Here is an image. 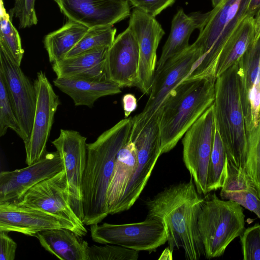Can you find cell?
Here are the masks:
<instances>
[{"instance_id":"6da1fadb","label":"cell","mask_w":260,"mask_h":260,"mask_svg":"<svg viewBox=\"0 0 260 260\" xmlns=\"http://www.w3.org/2000/svg\"><path fill=\"white\" fill-rule=\"evenodd\" d=\"M192 179L166 187L145 201L147 217L160 221L166 230L168 248H182L186 259L205 256L198 228V219L204 199Z\"/></svg>"},{"instance_id":"7a4b0ae2","label":"cell","mask_w":260,"mask_h":260,"mask_svg":"<svg viewBox=\"0 0 260 260\" xmlns=\"http://www.w3.org/2000/svg\"><path fill=\"white\" fill-rule=\"evenodd\" d=\"M132 118L123 119L87 143V159L82 180L83 222L100 223L108 215L107 192L117 154L128 141Z\"/></svg>"},{"instance_id":"3957f363","label":"cell","mask_w":260,"mask_h":260,"mask_svg":"<svg viewBox=\"0 0 260 260\" xmlns=\"http://www.w3.org/2000/svg\"><path fill=\"white\" fill-rule=\"evenodd\" d=\"M215 80L186 78L167 96L157 112L161 154L177 145L214 103Z\"/></svg>"},{"instance_id":"277c9868","label":"cell","mask_w":260,"mask_h":260,"mask_svg":"<svg viewBox=\"0 0 260 260\" xmlns=\"http://www.w3.org/2000/svg\"><path fill=\"white\" fill-rule=\"evenodd\" d=\"M213 105L215 124L228 158L246 170L248 140L239 93L237 63L216 77Z\"/></svg>"},{"instance_id":"5b68a950","label":"cell","mask_w":260,"mask_h":260,"mask_svg":"<svg viewBox=\"0 0 260 260\" xmlns=\"http://www.w3.org/2000/svg\"><path fill=\"white\" fill-rule=\"evenodd\" d=\"M199 233L207 259L218 257L245 230L242 206L216 194L205 200L198 219Z\"/></svg>"},{"instance_id":"8992f818","label":"cell","mask_w":260,"mask_h":260,"mask_svg":"<svg viewBox=\"0 0 260 260\" xmlns=\"http://www.w3.org/2000/svg\"><path fill=\"white\" fill-rule=\"evenodd\" d=\"M235 0H223L206 16L199 29L200 33L194 43L200 49L201 57L197 62L187 79L211 78L216 80V70L220 56L225 45L232 37L225 35L228 29L239 24L246 16L237 18L229 12Z\"/></svg>"},{"instance_id":"52a82bcc","label":"cell","mask_w":260,"mask_h":260,"mask_svg":"<svg viewBox=\"0 0 260 260\" xmlns=\"http://www.w3.org/2000/svg\"><path fill=\"white\" fill-rule=\"evenodd\" d=\"M201 57L200 49L194 42L181 53L169 59L155 73L148 101L142 111L132 118L130 136L138 133L157 112L168 94L190 74Z\"/></svg>"},{"instance_id":"ba28073f","label":"cell","mask_w":260,"mask_h":260,"mask_svg":"<svg viewBox=\"0 0 260 260\" xmlns=\"http://www.w3.org/2000/svg\"><path fill=\"white\" fill-rule=\"evenodd\" d=\"M19 205L39 209L61 220L68 228L82 237L87 231L70 203L67 181L62 170L30 188L19 200Z\"/></svg>"},{"instance_id":"9c48e42d","label":"cell","mask_w":260,"mask_h":260,"mask_svg":"<svg viewBox=\"0 0 260 260\" xmlns=\"http://www.w3.org/2000/svg\"><path fill=\"white\" fill-rule=\"evenodd\" d=\"M90 233L92 240L96 243L119 245L138 251L151 252L167 242L162 222L149 217L132 223L91 224Z\"/></svg>"},{"instance_id":"30bf717a","label":"cell","mask_w":260,"mask_h":260,"mask_svg":"<svg viewBox=\"0 0 260 260\" xmlns=\"http://www.w3.org/2000/svg\"><path fill=\"white\" fill-rule=\"evenodd\" d=\"M214 129L213 104L183 136V160L198 192L206 194Z\"/></svg>"},{"instance_id":"8fae6325","label":"cell","mask_w":260,"mask_h":260,"mask_svg":"<svg viewBox=\"0 0 260 260\" xmlns=\"http://www.w3.org/2000/svg\"><path fill=\"white\" fill-rule=\"evenodd\" d=\"M136 148V171L118 205L115 214L129 209L139 198L161 153V138L157 117L150 119L136 134L129 136Z\"/></svg>"},{"instance_id":"7c38bea8","label":"cell","mask_w":260,"mask_h":260,"mask_svg":"<svg viewBox=\"0 0 260 260\" xmlns=\"http://www.w3.org/2000/svg\"><path fill=\"white\" fill-rule=\"evenodd\" d=\"M86 139L77 131L61 129L58 137L52 142L62 162L70 205L82 221V186L87 159Z\"/></svg>"},{"instance_id":"4fadbf2b","label":"cell","mask_w":260,"mask_h":260,"mask_svg":"<svg viewBox=\"0 0 260 260\" xmlns=\"http://www.w3.org/2000/svg\"><path fill=\"white\" fill-rule=\"evenodd\" d=\"M34 83L37 95L36 106L31 133L24 144L27 165L38 161L47 153L46 145L54 115L60 104L59 97L45 73L42 71L38 72Z\"/></svg>"},{"instance_id":"5bb4252c","label":"cell","mask_w":260,"mask_h":260,"mask_svg":"<svg viewBox=\"0 0 260 260\" xmlns=\"http://www.w3.org/2000/svg\"><path fill=\"white\" fill-rule=\"evenodd\" d=\"M128 27L139 47V61L136 87L149 94L157 66L156 51L165 32L154 17L135 8L130 15Z\"/></svg>"},{"instance_id":"9a60e30c","label":"cell","mask_w":260,"mask_h":260,"mask_svg":"<svg viewBox=\"0 0 260 260\" xmlns=\"http://www.w3.org/2000/svg\"><path fill=\"white\" fill-rule=\"evenodd\" d=\"M0 74L3 76L19 123L20 138L25 144L32 128L37 95L34 83L20 66L0 49Z\"/></svg>"},{"instance_id":"2e32d148","label":"cell","mask_w":260,"mask_h":260,"mask_svg":"<svg viewBox=\"0 0 260 260\" xmlns=\"http://www.w3.org/2000/svg\"><path fill=\"white\" fill-rule=\"evenodd\" d=\"M239 93L248 139L260 118V39L252 43L237 62Z\"/></svg>"},{"instance_id":"e0dca14e","label":"cell","mask_w":260,"mask_h":260,"mask_svg":"<svg viewBox=\"0 0 260 260\" xmlns=\"http://www.w3.org/2000/svg\"><path fill=\"white\" fill-rule=\"evenodd\" d=\"M22 169L0 173V202L17 201L33 186L63 170L56 151L47 152L41 159Z\"/></svg>"},{"instance_id":"ac0fdd59","label":"cell","mask_w":260,"mask_h":260,"mask_svg":"<svg viewBox=\"0 0 260 260\" xmlns=\"http://www.w3.org/2000/svg\"><path fill=\"white\" fill-rule=\"evenodd\" d=\"M71 20L88 28L114 24L129 16L127 0H53Z\"/></svg>"},{"instance_id":"d6986e66","label":"cell","mask_w":260,"mask_h":260,"mask_svg":"<svg viewBox=\"0 0 260 260\" xmlns=\"http://www.w3.org/2000/svg\"><path fill=\"white\" fill-rule=\"evenodd\" d=\"M139 61L137 40L128 27L108 49L106 78L121 87L136 86Z\"/></svg>"},{"instance_id":"ffe728a7","label":"cell","mask_w":260,"mask_h":260,"mask_svg":"<svg viewBox=\"0 0 260 260\" xmlns=\"http://www.w3.org/2000/svg\"><path fill=\"white\" fill-rule=\"evenodd\" d=\"M61 228L69 229L59 219L44 211L14 202H0V232L35 237L40 232Z\"/></svg>"},{"instance_id":"44dd1931","label":"cell","mask_w":260,"mask_h":260,"mask_svg":"<svg viewBox=\"0 0 260 260\" xmlns=\"http://www.w3.org/2000/svg\"><path fill=\"white\" fill-rule=\"evenodd\" d=\"M109 48H100L84 52L52 63L57 78H82L107 80L106 60Z\"/></svg>"},{"instance_id":"7402d4cb","label":"cell","mask_w":260,"mask_h":260,"mask_svg":"<svg viewBox=\"0 0 260 260\" xmlns=\"http://www.w3.org/2000/svg\"><path fill=\"white\" fill-rule=\"evenodd\" d=\"M55 86L69 96L76 106L92 108L99 99L121 92V87L108 80H98L82 78H55Z\"/></svg>"},{"instance_id":"603a6c76","label":"cell","mask_w":260,"mask_h":260,"mask_svg":"<svg viewBox=\"0 0 260 260\" xmlns=\"http://www.w3.org/2000/svg\"><path fill=\"white\" fill-rule=\"evenodd\" d=\"M137 165V153L131 140L118 152L107 192L109 214H115L116 209L130 182Z\"/></svg>"},{"instance_id":"cb8c5ba5","label":"cell","mask_w":260,"mask_h":260,"mask_svg":"<svg viewBox=\"0 0 260 260\" xmlns=\"http://www.w3.org/2000/svg\"><path fill=\"white\" fill-rule=\"evenodd\" d=\"M41 246L61 260H88L87 241L72 230L55 229L36 234Z\"/></svg>"},{"instance_id":"d4e9b609","label":"cell","mask_w":260,"mask_h":260,"mask_svg":"<svg viewBox=\"0 0 260 260\" xmlns=\"http://www.w3.org/2000/svg\"><path fill=\"white\" fill-rule=\"evenodd\" d=\"M207 13L188 15L182 9H179L174 16L170 35L164 44L161 56L157 61L155 73L158 72L171 58L181 53L189 46L192 32L199 28Z\"/></svg>"},{"instance_id":"484cf974","label":"cell","mask_w":260,"mask_h":260,"mask_svg":"<svg viewBox=\"0 0 260 260\" xmlns=\"http://www.w3.org/2000/svg\"><path fill=\"white\" fill-rule=\"evenodd\" d=\"M88 29L79 23L68 20L62 27L47 35L44 44L49 61L54 63L65 58Z\"/></svg>"},{"instance_id":"4316f807","label":"cell","mask_w":260,"mask_h":260,"mask_svg":"<svg viewBox=\"0 0 260 260\" xmlns=\"http://www.w3.org/2000/svg\"><path fill=\"white\" fill-rule=\"evenodd\" d=\"M254 20L247 17L225 45L220 56L216 77L237 63L252 44Z\"/></svg>"},{"instance_id":"83f0119b","label":"cell","mask_w":260,"mask_h":260,"mask_svg":"<svg viewBox=\"0 0 260 260\" xmlns=\"http://www.w3.org/2000/svg\"><path fill=\"white\" fill-rule=\"evenodd\" d=\"M228 158L214 122L212 149L209 165L207 192L221 188L227 176Z\"/></svg>"},{"instance_id":"f1b7e54d","label":"cell","mask_w":260,"mask_h":260,"mask_svg":"<svg viewBox=\"0 0 260 260\" xmlns=\"http://www.w3.org/2000/svg\"><path fill=\"white\" fill-rule=\"evenodd\" d=\"M0 49L8 54L15 62L20 66L24 54L21 39L7 13L3 0H1Z\"/></svg>"},{"instance_id":"f546056e","label":"cell","mask_w":260,"mask_h":260,"mask_svg":"<svg viewBox=\"0 0 260 260\" xmlns=\"http://www.w3.org/2000/svg\"><path fill=\"white\" fill-rule=\"evenodd\" d=\"M116 29L113 26L88 28L78 44L68 53L70 57L86 51L100 48H110L115 39Z\"/></svg>"},{"instance_id":"4dcf8cb0","label":"cell","mask_w":260,"mask_h":260,"mask_svg":"<svg viewBox=\"0 0 260 260\" xmlns=\"http://www.w3.org/2000/svg\"><path fill=\"white\" fill-rule=\"evenodd\" d=\"M9 128L20 137V129L13 105L4 78L0 74V136L5 135Z\"/></svg>"},{"instance_id":"1f68e13d","label":"cell","mask_w":260,"mask_h":260,"mask_svg":"<svg viewBox=\"0 0 260 260\" xmlns=\"http://www.w3.org/2000/svg\"><path fill=\"white\" fill-rule=\"evenodd\" d=\"M249 191L258 196L255 185L246 170L228 159L227 176L220 191Z\"/></svg>"},{"instance_id":"d6a6232c","label":"cell","mask_w":260,"mask_h":260,"mask_svg":"<svg viewBox=\"0 0 260 260\" xmlns=\"http://www.w3.org/2000/svg\"><path fill=\"white\" fill-rule=\"evenodd\" d=\"M88 260H137L138 251L116 245H95L88 248Z\"/></svg>"},{"instance_id":"836d02e7","label":"cell","mask_w":260,"mask_h":260,"mask_svg":"<svg viewBox=\"0 0 260 260\" xmlns=\"http://www.w3.org/2000/svg\"><path fill=\"white\" fill-rule=\"evenodd\" d=\"M246 171L253 181L260 198V118L254 134L248 139Z\"/></svg>"},{"instance_id":"e575fe53","label":"cell","mask_w":260,"mask_h":260,"mask_svg":"<svg viewBox=\"0 0 260 260\" xmlns=\"http://www.w3.org/2000/svg\"><path fill=\"white\" fill-rule=\"evenodd\" d=\"M244 260H260V224L255 223L239 236Z\"/></svg>"},{"instance_id":"d590c367","label":"cell","mask_w":260,"mask_h":260,"mask_svg":"<svg viewBox=\"0 0 260 260\" xmlns=\"http://www.w3.org/2000/svg\"><path fill=\"white\" fill-rule=\"evenodd\" d=\"M35 4V0H15L9 14L12 20L13 17L18 19L20 28L29 27L37 24Z\"/></svg>"},{"instance_id":"8d00e7d4","label":"cell","mask_w":260,"mask_h":260,"mask_svg":"<svg viewBox=\"0 0 260 260\" xmlns=\"http://www.w3.org/2000/svg\"><path fill=\"white\" fill-rule=\"evenodd\" d=\"M220 196L223 200L235 201L242 207L255 214L260 219V198L249 191H220Z\"/></svg>"},{"instance_id":"74e56055","label":"cell","mask_w":260,"mask_h":260,"mask_svg":"<svg viewBox=\"0 0 260 260\" xmlns=\"http://www.w3.org/2000/svg\"><path fill=\"white\" fill-rule=\"evenodd\" d=\"M135 8L155 17L168 7L172 6L175 0H127Z\"/></svg>"},{"instance_id":"f35d334b","label":"cell","mask_w":260,"mask_h":260,"mask_svg":"<svg viewBox=\"0 0 260 260\" xmlns=\"http://www.w3.org/2000/svg\"><path fill=\"white\" fill-rule=\"evenodd\" d=\"M6 232H0V260H14L17 249L16 243Z\"/></svg>"},{"instance_id":"ab89813d","label":"cell","mask_w":260,"mask_h":260,"mask_svg":"<svg viewBox=\"0 0 260 260\" xmlns=\"http://www.w3.org/2000/svg\"><path fill=\"white\" fill-rule=\"evenodd\" d=\"M122 103L125 118L134 111L137 107V99L134 94L127 93L124 95Z\"/></svg>"},{"instance_id":"60d3db41","label":"cell","mask_w":260,"mask_h":260,"mask_svg":"<svg viewBox=\"0 0 260 260\" xmlns=\"http://www.w3.org/2000/svg\"><path fill=\"white\" fill-rule=\"evenodd\" d=\"M259 6L260 0H247L245 12L248 17H252V14H253Z\"/></svg>"},{"instance_id":"b9f144b4","label":"cell","mask_w":260,"mask_h":260,"mask_svg":"<svg viewBox=\"0 0 260 260\" xmlns=\"http://www.w3.org/2000/svg\"><path fill=\"white\" fill-rule=\"evenodd\" d=\"M172 254L173 251H171L170 249L168 247L163 251L159 259H170L168 256L172 257Z\"/></svg>"},{"instance_id":"7bdbcfd3","label":"cell","mask_w":260,"mask_h":260,"mask_svg":"<svg viewBox=\"0 0 260 260\" xmlns=\"http://www.w3.org/2000/svg\"><path fill=\"white\" fill-rule=\"evenodd\" d=\"M223 0H212V4L214 7L218 5Z\"/></svg>"}]
</instances>
